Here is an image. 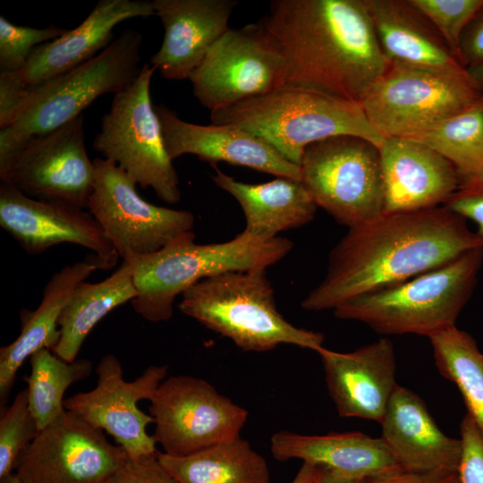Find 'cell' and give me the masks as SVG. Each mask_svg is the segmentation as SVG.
Returning <instances> with one entry per match:
<instances>
[{"mask_svg":"<svg viewBox=\"0 0 483 483\" xmlns=\"http://www.w3.org/2000/svg\"><path fill=\"white\" fill-rule=\"evenodd\" d=\"M0 178L30 198L87 208L95 165L85 147L83 115L25 142Z\"/></svg>","mask_w":483,"mask_h":483,"instance_id":"obj_15","label":"cell"},{"mask_svg":"<svg viewBox=\"0 0 483 483\" xmlns=\"http://www.w3.org/2000/svg\"><path fill=\"white\" fill-rule=\"evenodd\" d=\"M167 371V365H151L133 381H125L118 358L106 354L96 367V386L64 399V409L112 436L130 459L156 453L157 441L147 433L154 419L137 403L150 401Z\"/></svg>","mask_w":483,"mask_h":483,"instance_id":"obj_16","label":"cell"},{"mask_svg":"<svg viewBox=\"0 0 483 483\" xmlns=\"http://www.w3.org/2000/svg\"><path fill=\"white\" fill-rule=\"evenodd\" d=\"M462 453L458 469L460 483H483V437L465 414L460 424Z\"/></svg>","mask_w":483,"mask_h":483,"instance_id":"obj_36","label":"cell"},{"mask_svg":"<svg viewBox=\"0 0 483 483\" xmlns=\"http://www.w3.org/2000/svg\"><path fill=\"white\" fill-rule=\"evenodd\" d=\"M128 458L103 430L65 410L21 453L15 474L21 483H106Z\"/></svg>","mask_w":483,"mask_h":483,"instance_id":"obj_14","label":"cell"},{"mask_svg":"<svg viewBox=\"0 0 483 483\" xmlns=\"http://www.w3.org/2000/svg\"><path fill=\"white\" fill-rule=\"evenodd\" d=\"M0 225L29 254L43 253L60 243H72L94 253L99 269H109L120 257L89 211L30 198L0 184Z\"/></svg>","mask_w":483,"mask_h":483,"instance_id":"obj_17","label":"cell"},{"mask_svg":"<svg viewBox=\"0 0 483 483\" xmlns=\"http://www.w3.org/2000/svg\"><path fill=\"white\" fill-rule=\"evenodd\" d=\"M459 62L465 69L483 64V5L462 32Z\"/></svg>","mask_w":483,"mask_h":483,"instance_id":"obj_40","label":"cell"},{"mask_svg":"<svg viewBox=\"0 0 483 483\" xmlns=\"http://www.w3.org/2000/svg\"><path fill=\"white\" fill-rule=\"evenodd\" d=\"M30 362V374L24 377L28 384L29 405L42 429L65 411L66 389L91 374L92 362L86 359L68 362L47 348L33 353Z\"/></svg>","mask_w":483,"mask_h":483,"instance_id":"obj_32","label":"cell"},{"mask_svg":"<svg viewBox=\"0 0 483 483\" xmlns=\"http://www.w3.org/2000/svg\"><path fill=\"white\" fill-rule=\"evenodd\" d=\"M106 483H178L165 470L157 452L138 459L128 458Z\"/></svg>","mask_w":483,"mask_h":483,"instance_id":"obj_37","label":"cell"},{"mask_svg":"<svg viewBox=\"0 0 483 483\" xmlns=\"http://www.w3.org/2000/svg\"><path fill=\"white\" fill-rule=\"evenodd\" d=\"M67 30L55 25L44 29L15 25L0 16V72L24 69L35 47L55 40Z\"/></svg>","mask_w":483,"mask_h":483,"instance_id":"obj_35","label":"cell"},{"mask_svg":"<svg viewBox=\"0 0 483 483\" xmlns=\"http://www.w3.org/2000/svg\"><path fill=\"white\" fill-rule=\"evenodd\" d=\"M369 483H460V481L458 472L400 470L387 476L369 479Z\"/></svg>","mask_w":483,"mask_h":483,"instance_id":"obj_41","label":"cell"},{"mask_svg":"<svg viewBox=\"0 0 483 483\" xmlns=\"http://www.w3.org/2000/svg\"><path fill=\"white\" fill-rule=\"evenodd\" d=\"M311 483H369V479H353L319 467V471Z\"/></svg>","mask_w":483,"mask_h":483,"instance_id":"obj_42","label":"cell"},{"mask_svg":"<svg viewBox=\"0 0 483 483\" xmlns=\"http://www.w3.org/2000/svg\"><path fill=\"white\" fill-rule=\"evenodd\" d=\"M258 22L283 58L280 88L360 104L390 63L363 0H273Z\"/></svg>","mask_w":483,"mask_h":483,"instance_id":"obj_2","label":"cell"},{"mask_svg":"<svg viewBox=\"0 0 483 483\" xmlns=\"http://www.w3.org/2000/svg\"><path fill=\"white\" fill-rule=\"evenodd\" d=\"M93 162L95 181L87 209L123 260L154 253L192 231L191 212L144 200L137 183L114 162L100 157Z\"/></svg>","mask_w":483,"mask_h":483,"instance_id":"obj_11","label":"cell"},{"mask_svg":"<svg viewBox=\"0 0 483 483\" xmlns=\"http://www.w3.org/2000/svg\"><path fill=\"white\" fill-rule=\"evenodd\" d=\"M157 457L178 483H270L265 458L241 436L186 456Z\"/></svg>","mask_w":483,"mask_h":483,"instance_id":"obj_29","label":"cell"},{"mask_svg":"<svg viewBox=\"0 0 483 483\" xmlns=\"http://www.w3.org/2000/svg\"><path fill=\"white\" fill-rule=\"evenodd\" d=\"M0 483H21L17 475L15 473H11L2 479H0Z\"/></svg>","mask_w":483,"mask_h":483,"instance_id":"obj_45","label":"cell"},{"mask_svg":"<svg viewBox=\"0 0 483 483\" xmlns=\"http://www.w3.org/2000/svg\"><path fill=\"white\" fill-rule=\"evenodd\" d=\"M275 459H299L353 479H373L403 470L381 437L361 432L309 436L282 430L270 438Z\"/></svg>","mask_w":483,"mask_h":483,"instance_id":"obj_24","label":"cell"},{"mask_svg":"<svg viewBox=\"0 0 483 483\" xmlns=\"http://www.w3.org/2000/svg\"><path fill=\"white\" fill-rule=\"evenodd\" d=\"M210 119L252 132L298 165L308 145L329 137H362L377 147L384 140L359 103L301 89L280 88L245 99L212 111Z\"/></svg>","mask_w":483,"mask_h":483,"instance_id":"obj_7","label":"cell"},{"mask_svg":"<svg viewBox=\"0 0 483 483\" xmlns=\"http://www.w3.org/2000/svg\"><path fill=\"white\" fill-rule=\"evenodd\" d=\"M153 15L156 13L152 1H98L78 27L34 48L23 69L28 89L95 57L113 42L114 28L120 22Z\"/></svg>","mask_w":483,"mask_h":483,"instance_id":"obj_23","label":"cell"},{"mask_svg":"<svg viewBox=\"0 0 483 483\" xmlns=\"http://www.w3.org/2000/svg\"><path fill=\"white\" fill-rule=\"evenodd\" d=\"M165 35L150 64L167 80L189 79L210 47L230 29L236 0H153Z\"/></svg>","mask_w":483,"mask_h":483,"instance_id":"obj_21","label":"cell"},{"mask_svg":"<svg viewBox=\"0 0 483 483\" xmlns=\"http://www.w3.org/2000/svg\"><path fill=\"white\" fill-rule=\"evenodd\" d=\"M470 78L482 90L483 89V64L466 69Z\"/></svg>","mask_w":483,"mask_h":483,"instance_id":"obj_44","label":"cell"},{"mask_svg":"<svg viewBox=\"0 0 483 483\" xmlns=\"http://www.w3.org/2000/svg\"><path fill=\"white\" fill-rule=\"evenodd\" d=\"M142 40L140 32L127 29L89 61L30 89L14 123L0 130V176L29 140L82 114L100 96L131 85L141 69Z\"/></svg>","mask_w":483,"mask_h":483,"instance_id":"obj_6","label":"cell"},{"mask_svg":"<svg viewBox=\"0 0 483 483\" xmlns=\"http://www.w3.org/2000/svg\"><path fill=\"white\" fill-rule=\"evenodd\" d=\"M30 409L27 387L9 407H2L0 419V479L13 473L21 453L39 432Z\"/></svg>","mask_w":483,"mask_h":483,"instance_id":"obj_33","label":"cell"},{"mask_svg":"<svg viewBox=\"0 0 483 483\" xmlns=\"http://www.w3.org/2000/svg\"><path fill=\"white\" fill-rule=\"evenodd\" d=\"M138 295L133 264L123 260L118 269L98 283H80L58 319L60 337L51 349L54 354L72 362L92 328L114 308Z\"/></svg>","mask_w":483,"mask_h":483,"instance_id":"obj_28","label":"cell"},{"mask_svg":"<svg viewBox=\"0 0 483 483\" xmlns=\"http://www.w3.org/2000/svg\"><path fill=\"white\" fill-rule=\"evenodd\" d=\"M180 310L246 352L287 343L317 352L324 335L297 327L276 309L266 269L227 271L204 278L182 294Z\"/></svg>","mask_w":483,"mask_h":483,"instance_id":"obj_5","label":"cell"},{"mask_svg":"<svg viewBox=\"0 0 483 483\" xmlns=\"http://www.w3.org/2000/svg\"><path fill=\"white\" fill-rule=\"evenodd\" d=\"M156 69L144 64L134 81L114 95L93 148L114 162L142 189L151 188L165 203L181 199L177 172L168 156L150 99Z\"/></svg>","mask_w":483,"mask_h":483,"instance_id":"obj_9","label":"cell"},{"mask_svg":"<svg viewBox=\"0 0 483 483\" xmlns=\"http://www.w3.org/2000/svg\"><path fill=\"white\" fill-rule=\"evenodd\" d=\"M378 43L390 62L435 68H464L409 0H363Z\"/></svg>","mask_w":483,"mask_h":483,"instance_id":"obj_26","label":"cell"},{"mask_svg":"<svg viewBox=\"0 0 483 483\" xmlns=\"http://www.w3.org/2000/svg\"><path fill=\"white\" fill-rule=\"evenodd\" d=\"M193 231L161 250L131 261L138 295L131 302L150 322L168 321L175 298L199 281L227 271L263 268L282 260L292 249L284 237L261 239L244 231L230 241L197 244Z\"/></svg>","mask_w":483,"mask_h":483,"instance_id":"obj_3","label":"cell"},{"mask_svg":"<svg viewBox=\"0 0 483 483\" xmlns=\"http://www.w3.org/2000/svg\"><path fill=\"white\" fill-rule=\"evenodd\" d=\"M447 209L476 225V234L483 242V183L459 188L444 205Z\"/></svg>","mask_w":483,"mask_h":483,"instance_id":"obj_39","label":"cell"},{"mask_svg":"<svg viewBox=\"0 0 483 483\" xmlns=\"http://www.w3.org/2000/svg\"><path fill=\"white\" fill-rule=\"evenodd\" d=\"M29 89L23 69L0 72V129L10 127L16 120Z\"/></svg>","mask_w":483,"mask_h":483,"instance_id":"obj_38","label":"cell"},{"mask_svg":"<svg viewBox=\"0 0 483 483\" xmlns=\"http://www.w3.org/2000/svg\"><path fill=\"white\" fill-rule=\"evenodd\" d=\"M213 166L216 185L231 194L243 211L244 232L261 239H273L280 232L301 227L314 219L318 207L301 181L278 177L251 184L237 181L216 165Z\"/></svg>","mask_w":483,"mask_h":483,"instance_id":"obj_25","label":"cell"},{"mask_svg":"<svg viewBox=\"0 0 483 483\" xmlns=\"http://www.w3.org/2000/svg\"><path fill=\"white\" fill-rule=\"evenodd\" d=\"M165 147L172 160L195 155L211 165L225 162L301 181L300 165L262 138L234 124L199 125L180 119L165 105H154Z\"/></svg>","mask_w":483,"mask_h":483,"instance_id":"obj_18","label":"cell"},{"mask_svg":"<svg viewBox=\"0 0 483 483\" xmlns=\"http://www.w3.org/2000/svg\"><path fill=\"white\" fill-rule=\"evenodd\" d=\"M483 247L467 220L447 209L384 213L351 227L332 249L326 273L301 301L309 311L343 302L430 271Z\"/></svg>","mask_w":483,"mask_h":483,"instance_id":"obj_1","label":"cell"},{"mask_svg":"<svg viewBox=\"0 0 483 483\" xmlns=\"http://www.w3.org/2000/svg\"><path fill=\"white\" fill-rule=\"evenodd\" d=\"M454 167L460 188L483 183V93L466 110L418 139Z\"/></svg>","mask_w":483,"mask_h":483,"instance_id":"obj_31","label":"cell"},{"mask_svg":"<svg viewBox=\"0 0 483 483\" xmlns=\"http://www.w3.org/2000/svg\"><path fill=\"white\" fill-rule=\"evenodd\" d=\"M284 61L258 22L229 29L192 72L193 94L210 112L280 89Z\"/></svg>","mask_w":483,"mask_h":483,"instance_id":"obj_13","label":"cell"},{"mask_svg":"<svg viewBox=\"0 0 483 483\" xmlns=\"http://www.w3.org/2000/svg\"><path fill=\"white\" fill-rule=\"evenodd\" d=\"M317 352L339 416L380 423L398 386L392 341L383 336L350 352H338L324 346Z\"/></svg>","mask_w":483,"mask_h":483,"instance_id":"obj_19","label":"cell"},{"mask_svg":"<svg viewBox=\"0 0 483 483\" xmlns=\"http://www.w3.org/2000/svg\"><path fill=\"white\" fill-rule=\"evenodd\" d=\"M378 149L384 182V213L442 207L460 188L453 165L425 143L385 137Z\"/></svg>","mask_w":483,"mask_h":483,"instance_id":"obj_20","label":"cell"},{"mask_svg":"<svg viewBox=\"0 0 483 483\" xmlns=\"http://www.w3.org/2000/svg\"><path fill=\"white\" fill-rule=\"evenodd\" d=\"M439 373L462 396L467 415L483 437V352L476 340L456 326L428 337Z\"/></svg>","mask_w":483,"mask_h":483,"instance_id":"obj_30","label":"cell"},{"mask_svg":"<svg viewBox=\"0 0 483 483\" xmlns=\"http://www.w3.org/2000/svg\"><path fill=\"white\" fill-rule=\"evenodd\" d=\"M482 96L465 68L390 62L360 105L385 138L418 139L469 108Z\"/></svg>","mask_w":483,"mask_h":483,"instance_id":"obj_8","label":"cell"},{"mask_svg":"<svg viewBox=\"0 0 483 483\" xmlns=\"http://www.w3.org/2000/svg\"><path fill=\"white\" fill-rule=\"evenodd\" d=\"M319 471V467L303 462L291 483H311Z\"/></svg>","mask_w":483,"mask_h":483,"instance_id":"obj_43","label":"cell"},{"mask_svg":"<svg viewBox=\"0 0 483 483\" xmlns=\"http://www.w3.org/2000/svg\"><path fill=\"white\" fill-rule=\"evenodd\" d=\"M409 2L431 22L459 61L461 37L483 5V0H409Z\"/></svg>","mask_w":483,"mask_h":483,"instance_id":"obj_34","label":"cell"},{"mask_svg":"<svg viewBox=\"0 0 483 483\" xmlns=\"http://www.w3.org/2000/svg\"><path fill=\"white\" fill-rule=\"evenodd\" d=\"M482 93H483V89H482Z\"/></svg>","mask_w":483,"mask_h":483,"instance_id":"obj_46","label":"cell"},{"mask_svg":"<svg viewBox=\"0 0 483 483\" xmlns=\"http://www.w3.org/2000/svg\"><path fill=\"white\" fill-rule=\"evenodd\" d=\"M483 264V247L400 284L353 297L336 307V318L387 335L430 337L456 326Z\"/></svg>","mask_w":483,"mask_h":483,"instance_id":"obj_4","label":"cell"},{"mask_svg":"<svg viewBox=\"0 0 483 483\" xmlns=\"http://www.w3.org/2000/svg\"><path fill=\"white\" fill-rule=\"evenodd\" d=\"M301 182L318 208L348 228L384 214L378 147L358 136L337 135L308 145Z\"/></svg>","mask_w":483,"mask_h":483,"instance_id":"obj_10","label":"cell"},{"mask_svg":"<svg viewBox=\"0 0 483 483\" xmlns=\"http://www.w3.org/2000/svg\"><path fill=\"white\" fill-rule=\"evenodd\" d=\"M381 438L403 470L458 472L462 443L443 433L422 399L398 385L379 423Z\"/></svg>","mask_w":483,"mask_h":483,"instance_id":"obj_22","label":"cell"},{"mask_svg":"<svg viewBox=\"0 0 483 483\" xmlns=\"http://www.w3.org/2000/svg\"><path fill=\"white\" fill-rule=\"evenodd\" d=\"M99 269L92 259L74 262L55 273L46 284L38 307L25 315L19 336L0 349V400L6 402L16 374L36 352L52 349L58 342V319L74 288Z\"/></svg>","mask_w":483,"mask_h":483,"instance_id":"obj_27","label":"cell"},{"mask_svg":"<svg viewBox=\"0 0 483 483\" xmlns=\"http://www.w3.org/2000/svg\"><path fill=\"white\" fill-rule=\"evenodd\" d=\"M155 437L165 453L186 456L240 436L248 411L208 381L187 375L165 378L150 399Z\"/></svg>","mask_w":483,"mask_h":483,"instance_id":"obj_12","label":"cell"}]
</instances>
